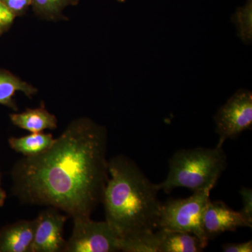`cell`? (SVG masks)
I'll use <instances>...</instances> for the list:
<instances>
[{"label":"cell","instance_id":"cell-1","mask_svg":"<svg viewBox=\"0 0 252 252\" xmlns=\"http://www.w3.org/2000/svg\"><path fill=\"white\" fill-rule=\"evenodd\" d=\"M107 141L104 126L74 119L44 152L14 164L13 193L23 203L54 207L73 219L91 217L108 180Z\"/></svg>","mask_w":252,"mask_h":252},{"label":"cell","instance_id":"cell-17","mask_svg":"<svg viewBox=\"0 0 252 252\" xmlns=\"http://www.w3.org/2000/svg\"><path fill=\"white\" fill-rule=\"evenodd\" d=\"M1 1L16 18L26 14L32 5V0H1Z\"/></svg>","mask_w":252,"mask_h":252},{"label":"cell","instance_id":"cell-4","mask_svg":"<svg viewBox=\"0 0 252 252\" xmlns=\"http://www.w3.org/2000/svg\"><path fill=\"white\" fill-rule=\"evenodd\" d=\"M210 192H193L188 198L172 199L162 204L158 229L190 233L207 247L209 241L203 232V217Z\"/></svg>","mask_w":252,"mask_h":252},{"label":"cell","instance_id":"cell-24","mask_svg":"<svg viewBox=\"0 0 252 252\" xmlns=\"http://www.w3.org/2000/svg\"><path fill=\"white\" fill-rule=\"evenodd\" d=\"M0 36H1V35H0Z\"/></svg>","mask_w":252,"mask_h":252},{"label":"cell","instance_id":"cell-18","mask_svg":"<svg viewBox=\"0 0 252 252\" xmlns=\"http://www.w3.org/2000/svg\"><path fill=\"white\" fill-rule=\"evenodd\" d=\"M240 193L243 200V209L240 212L249 223L252 224V189L243 187Z\"/></svg>","mask_w":252,"mask_h":252},{"label":"cell","instance_id":"cell-21","mask_svg":"<svg viewBox=\"0 0 252 252\" xmlns=\"http://www.w3.org/2000/svg\"><path fill=\"white\" fill-rule=\"evenodd\" d=\"M6 198V194L4 190L1 188V185H0V207H2L4 205Z\"/></svg>","mask_w":252,"mask_h":252},{"label":"cell","instance_id":"cell-8","mask_svg":"<svg viewBox=\"0 0 252 252\" xmlns=\"http://www.w3.org/2000/svg\"><path fill=\"white\" fill-rule=\"evenodd\" d=\"M249 227V223L240 211H235L222 201L209 200L203 217V229L207 240L226 231Z\"/></svg>","mask_w":252,"mask_h":252},{"label":"cell","instance_id":"cell-20","mask_svg":"<svg viewBox=\"0 0 252 252\" xmlns=\"http://www.w3.org/2000/svg\"><path fill=\"white\" fill-rule=\"evenodd\" d=\"M222 250L224 252H252V241L240 243H225L222 245Z\"/></svg>","mask_w":252,"mask_h":252},{"label":"cell","instance_id":"cell-15","mask_svg":"<svg viewBox=\"0 0 252 252\" xmlns=\"http://www.w3.org/2000/svg\"><path fill=\"white\" fill-rule=\"evenodd\" d=\"M79 0H32V8L34 14L41 19L57 21L67 19L63 11L70 6L79 4Z\"/></svg>","mask_w":252,"mask_h":252},{"label":"cell","instance_id":"cell-5","mask_svg":"<svg viewBox=\"0 0 252 252\" xmlns=\"http://www.w3.org/2000/svg\"><path fill=\"white\" fill-rule=\"evenodd\" d=\"M74 220L72 235L64 252H114L120 251V238L106 220L96 221L91 217Z\"/></svg>","mask_w":252,"mask_h":252},{"label":"cell","instance_id":"cell-16","mask_svg":"<svg viewBox=\"0 0 252 252\" xmlns=\"http://www.w3.org/2000/svg\"><path fill=\"white\" fill-rule=\"evenodd\" d=\"M236 26L238 36L245 44H251L252 41V2L248 0L245 6L238 8L232 17Z\"/></svg>","mask_w":252,"mask_h":252},{"label":"cell","instance_id":"cell-6","mask_svg":"<svg viewBox=\"0 0 252 252\" xmlns=\"http://www.w3.org/2000/svg\"><path fill=\"white\" fill-rule=\"evenodd\" d=\"M215 132L219 135L217 147H223L228 139H235L252 128V94L240 89L220 107L215 117Z\"/></svg>","mask_w":252,"mask_h":252},{"label":"cell","instance_id":"cell-13","mask_svg":"<svg viewBox=\"0 0 252 252\" xmlns=\"http://www.w3.org/2000/svg\"><path fill=\"white\" fill-rule=\"evenodd\" d=\"M54 137L50 133L31 132L23 137H12L8 142L10 147L24 157H33L46 150L54 142Z\"/></svg>","mask_w":252,"mask_h":252},{"label":"cell","instance_id":"cell-22","mask_svg":"<svg viewBox=\"0 0 252 252\" xmlns=\"http://www.w3.org/2000/svg\"><path fill=\"white\" fill-rule=\"evenodd\" d=\"M118 1H120V2H124L125 1V0H117Z\"/></svg>","mask_w":252,"mask_h":252},{"label":"cell","instance_id":"cell-12","mask_svg":"<svg viewBox=\"0 0 252 252\" xmlns=\"http://www.w3.org/2000/svg\"><path fill=\"white\" fill-rule=\"evenodd\" d=\"M161 230L160 252H200L206 246L193 234L185 232Z\"/></svg>","mask_w":252,"mask_h":252},{"label":"cell","instance_id":"cell-7","mask_svg":"<svg viewBox=\"0 0 252 252\" xmlns=\"http://www.w3.org/2000/svg\"><path fill=\"white\" fill-rule=\"evenodd\" d=\"M67 215L48 207L35 219L36 225L31 252H64L66 242L63 230Z\"/></svg>","mask_w":252,"mask_h":252},{"label":"cell","instance_id":"cell-19","mask_svg":"<svg viewBox=\"0 0 252 252\" xmlns=\"http://www.w3.org/2000/svg\"><path fill=\"white\" fill-rule=\"evenodd\" d=\"M16 19L14 15L11 14L7 8L0 0V35L9 31Z\"/></svg>","mask_w":252,"mask_h":252},{"label":"cell","instance_id":"cell-3","mask_svg":"<svg viewBox=\"0 0 252 252\" xmlns=\"http://www.w3.org/2000/svg\"><path fill=\"white\" fill-rule=\"evenodd\" d=\"M226 165L223 147L180 149L170 158L166 179L158 185L167 193L175 188L211 191Z\"/></svg>","mask_w":252,"mask_h":252},{"label":"cell","instance_id":"cell-14","mask_svg":"<svg viewBox=\"0 0 252 252\" xmlns=\"http://www.w3.org/2000/svg\"><path fill=\"white\" fill-rule=\"evenodd\" d=\"M162 232H145L120 238V251L124 252H160Z\"/></svg>","mask_w":252,"mask_h":252},{"label":"cell","instance_id":"cell-10","mask_svg":"<svg viewBox=\"0 0 252 252\" xmlns=\"http://www.w3.org/2000/svg\"><path fill=\"white\" fill-rule=\"evenodd\" d=\"M10 120L14 126L31 132H44L53 130L58 126L56 116L50 113L44 104L34 109H27L25 112L10 114Z\"/></svg>","mask_w":252,"mask_h":252},{"label":"cell","instance_id":"cell-2","mask_svg":"<svg viewBox=\"0 0 252 252\" xmlns=\"http://www.w3.org/2000/svg\"><path fill=\"white\" fill-rule=\"evenodd\" d=\"M109 177L102 203L106 221L120 238L158 229L162 203L158 185L133 160L117 156L108 161Z\"/></svg>","mask_w":252,"mask_h":252},{"label":"cell","instance_id":"cell-9","mask_svg":"<svg viewBox=\"0 0 252 252\" xmlns=\"http://www.w3.org/2000/svg\"><path fill=\"white\" fill-rule=\"evenodd\" d=\"M36 220H21L0 228V252H31Z\"/></svg>","mask_w":252,"mask_h":252},{"label":"cell","instance_id":"cell-23","mask_svg":"<svg viewBox=\"0 0 252 252\" xmlns=\"http://www.w3.org/2000/svg\"><path fill=\"white\" fill-rule=\"evenodd\" d=\"M0 185H1V181H0Z\"/></svg>","mask_w":252,"mask_h":252},{"label":"cell","instance_id":"cell-11","mask_svg":"<svg viewBox=\"0 0 252 252\" xmlns=\"http://www.w3.org/2000/svg\"><path fill=\"white\" fill-rule=\"evenodd\" d=\"M37 89L29 83L22 80L6 69H0V104L9 107L14 111L18 110V107L14 99L17 92L23 93L25 95L31 98L37 93Z\"/></svg>","mask_w":252,"mask_h":252}]
</instances>
